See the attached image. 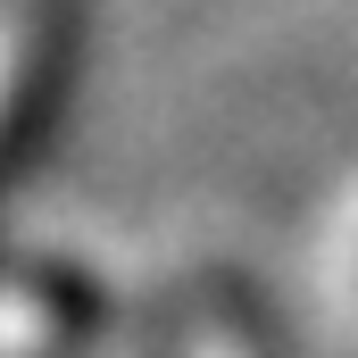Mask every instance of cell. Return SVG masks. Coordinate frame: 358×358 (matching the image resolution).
<instances>
[{
  "instance_id": "obj_1",
  "label": "cell",
  "mask_w": 358,
  "mask_h": 358,
  "mask_svg": "<svg viewBox=\"0 0 358 358\" xmlns=\"http://www.w3.org/2000/svg\"><path fill=\"white\" fill-rule=\"evenodd\" d=\"M67 59H76L67 0H0V176L34 159V142L50 134Z\"/></svg>"
},
{
  "instance_id": "obj_2",
  "label": "cell",
  "mask_w": 358,
  "mask_h": 358,
  "mask_svg": "<svg viewBox=\"0 0 358 358\" xmlns=\"http://www.w3.org/2000/svg\"><path fill=\"white\" fill-rule=\"evenodd\" d=\"M342 283H350V300H358V217H350V234H342Z\"/></svg>"
}]
</instances>
